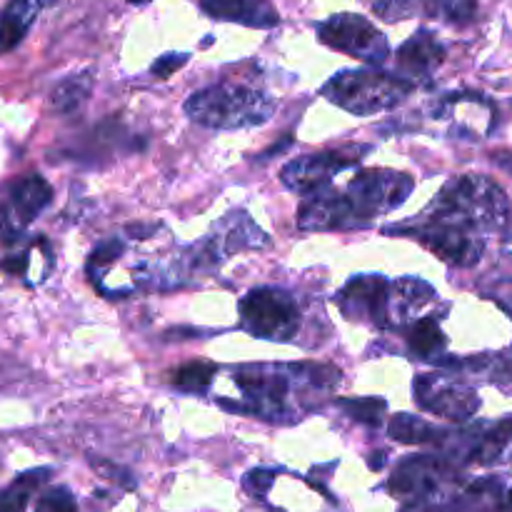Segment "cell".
Segmentation results:
<instances>
[{"label":"cell","mask_w":512,"mask_h":512,"mask_svg":"<svg viewBox=\"0 0 512 512\" xmlns=\"http://www.w3.org/2000/svg\"><path fill=\"white\" fill-rule=\"evenodd\" d=\"M415 180L395 170H358L343 190L328 188L308 195L300 205L303 230H360L398 210L410 198Z\"/></svg>","instance_id":"6da1fadb"},{"label":"cell","mask_w":512,"mask_h":512,"mask_svg":"<svg viewBox=\"0 0 512 512\" xmlns=\"http://www.w3.org/2000/svg\"><path fill=\"white\" fill-rule=\"evenodd\" d=\"M233 383L238 385L243 400L223 403L235 413H248L268 423H293L298 418L290 405L293 390L303 388L310 393H330L338 388L340 370L333 365H243L233 370Z\"/></svg>","instance_id":"7a4b0ae2"},{"label":"cell","mask_w":512,"mask_h":512,"mask_svg":"<svg viewBox=\"0 0 512 512\" xmlns=\"http://www.w3.org/2000/svg\"><path fill=\"white\" fill-rule=\"evenodd\" d=\"M423 218L478 235L503 233L510 220V200L495 180L485 175H460L443 185L433 203L423 210Z\"/></svg>","instance_id":"3957f363"},{"label":"cell","mask_w":512,"mask_h":512,"mask_svg":"<svg viewBox=\"0 0 512 512\" xmlns=\"http://www.w3.org/2000/svg\"><path fill=\"white\" fill-rule=\"evenodd\" d=\"M190 120L210 130H243L265 125L275 113L268 93L240 83H218L198 90L185 100Z\"/></svg>","instance_id":"277c9868"},{"label":"cell","mask_w":512,"mask_h":512,"mask_svg":"<svg viewBox=\"0 0 512 512\" xmlns=\"http://www.w3.org/2000/svg\"><path fill=\"white\" fill-rule=\"evenodd\" d=\"M415 85L398 73L375 68L343 70L323 85V95L353 115H375L405 103Z\"/></svg>","instance_id":"5b68a950"},{"label":"cell","mask_w":512,"mask_h":512,"mask_svg":"<svg viewBox=\"0 0 512 512\" xmlns=\"http://www.w3.org/2000/svg\"><path fill=\"white\" fill-rule=\"evenodd\" d=\"M458 485V470L450 458L415 455L403 460L390 478L388 490L405 505L445 508L458 512V498L453 488Z\"/></svg>","instance_id":"8992f818"},{"label":"cell","mask_w":512,"mask_h":512,"mask_svg":"<svg viewBox=\"0 0 512 512\" xmlns=\"http://www.w3.org/2000/svg\"><path fill=\"white\" fill-rule=\"evenodd\" d=\"M303 315L298 300L278 288H255L240 300V325L263 340L288 343L298 335Z\"/></svg>","instance_id":"52a82bcc"},{"label":"cell","mask_w":512,"mask_h":512,"mask_svg":"<svg viewBox=\"0 0 512 512\" xmlns=\"http://www.w3.org/2000/svg\"><path fill=\"white\" fill-rule=\"evenodd\" d=\"M385 233L408 235V238L418 240L423 248L438 255L445 263L455 265V268H473L485 253V235L473 233V230L455 228V225L438 223L420 215L415 223L395 225V228H385Z\"/></svg>","instance_id":"ba28073f"},{"label":"cell","mask_w":512,"mask_h":512,"mask_svg":"<svg viewBox=\"0 0 512 512\" xmlns=\"http://www.w3.org/2000/svg\"><path fill=\"white\" fill-rule=\"evenodd\" d=\"M268 243V235L248 218V213L235 210V213L220 218L208 233V238L195 245L193 265L200 270H213L240 250H260Z\"/></svg>","instance_id":"9c48e42d"},{"label":"cell","mask_w":512,"mask_h":512,"mask_svg":"<svg viewBox=\"0 0 512 512\" xmlns=\"http://www.w3.org/2000/svg\"><path fill=\"white\" fill-rule=\"evenodd\" d=\"M318 38L338 53L353 55L363 63L380 65L388 60L390 43L368 18L355 13H338L318 23Z\"/></svg>","instance_id":"30bf717a"},{"label":"cell","mask_w":512,"mask_h":512,"mask_svg":"<svg viewBox=\"0 0 512 512\" xmlns=\"http://www.w3.org/2000/svg\"><path fill=\"white\" fill-rule=\"evenodd\" d=\"M338 308L355 323L395 328L393 280L383 275H355L338 293Z\"/></svg>","instance_id":"8fae6325"},{"label":"cell","mask_w":512,"mask_h":512,"mask_svg":"<svg viewBox=\"0 0 512 512\" xmlns=\"http://www.w3.org/2000/svg\"><path fill=\"white\" fill-rule=\"evenodd\" d=\"M415 400L438 418L465 423L480 410V398L465 380L453 373H425L413 385Z\"/></svg>","instance_id":"7c38bea8"},{"label":"cell","mask_w":512,"mask_h":512,"mask_svg":"<svg viewBox=\"0 0 512 512\" xmlns=\"http://www.w3.org/2000/svg\"><path fill=\"white\" fill-rule=\"evenodd\" d=\"M365 153H370V145H348V148L340 150L303 155V158H295L285 165L280 180L285 183V188L295 190V193L313 195L328 188L335 175L363 160Z\"/></svg>","instance_id":"4fadbf2b"},{"label":"cell","mask_w":512,"mask_h":512,"mask_svg":"<svg viewBox=\"0 0 512 512\" xmlns=\"http://www.w3.org/2000/svg\"><path fill=\"white\" fill-rule=\"evenodd\" d=\"M53 200V188L38 173H30L10 185L8 195L0 200V240L18 243L28 225L43 213Z\"/></svg>","instance_id":"5bb4252c"},{"label":"cell","mask_w":512,"mask_h":512,"mask_svg":"<svg viewBox=\"0 0 512 512\" xmlns=\"http://www.w3.org/2000/svg\"><path fill=\"white\" fill-rule=\"evenodd\" d=\"M478 0H373V10L378 18L405 20L413 15L448 20V23H468L475 15Z\"/></svg>","instance_id":"9a60e30c"},{"label":"cell","mask_w":512,"mask_h":512,"mask_svg":"<svg viewBox=\"0 0 512 512\" xmlns=\"http://www.w3.org/2000/svg\"><path fill=\"white\" fill-rule=\"evenodd\" d=\"M460 463L465 465H505L512 460V420L488 425V428H475L460 438Z\"/></svg>","instance_id":"2e32d148"},{"label":"cell","mask_w":512,"mask_h":512,"mask_svg":"<svg viewBox=\"0 0 512 512\" xmlns=\"http://www.w3.org/2000/svg\"><path fill=\"white\" fill-rule=\"evenodd\" d=\"M445 63V45L435 38L430 30H418L413 38L405 40L395 53L400 78L418 85L420 80H428L440 65Z\"/></svg>","instance_id":"e0dca14e"},{"label":"cell","mask_w":512,"mask_h":512,"mask_svg":"<svg viewBox=\"0 0 512 512\" xmlns=\"http://www.w3.org/2000/svg\"><path fill=\"white\" fill-rule=\"evenodd\" d=\"M205 15L225 23L248 25V28L268 30L280 23V15L270 0H200Z\"/></svg>","instance_id":"ac0fdd59"},{"label":"cell","mask_w":512,"mask_h":512,"mask_svg":"<svg viewBox=\"0 0 512 512\" xmlns=\"http://www.w3.org/2000/svg\"><path fill=\"white\" fill-rule=\"evenodd\" d=\"M53 3L55 0H10L0 15V55L18 48L38 15Z\"/></svg>","instance_id":"d6986e66"},{"label":"cell","mask_w":512,"mask_h":512,"mask_svg":"<svg viewBox=\"0 0 512 512\" xmlns=\"http://www.w3.org/2000/svg\"><path fill=\"white\" fill-rule=\"evenodd\" d=\"M405 343L413 358L418 360H440L448 350V338L435 318H420L410 325Z\"/></svg>","instance_id":"ffe728a7"},{"label":"cell","mask_w":512,"mask_h":512,"mask_svg":"<svg viewBox=\"0 0 512 512\" xmlns=\"http://www.w3.org/2000/svg\"><path fill=\"white\" fill-rule=\"evenodd\" d=\"M388 435L405 445H430V443H448L450 430L435 428V425H430L428 420L418 418V415L400 413L390 420Z\"/></svg>","instance_id":"44dd1931"},{"label":"cell","mask_w":512,"mask_h":512,"mask_svg":"<svg viewBox=\"0 0 512 512\" xmlns=\"http://www.w3.org/2000/svg\"><path fill=\"white\" fill-rule=\"evenodd\" d=\"M90 90H93V73H90V70L68 75V78L60 80L53 88V93H50V110L58 115L73 113V110H78L80 105L88 100Z\"/></svg>","instance_id":"7402d4cb"},{"label":"cell","mask_w":512,"mask_h":512,"mask_svg":"<svg viewBox=\"0 0 512 512\" xmlns=\"http://www.w3.org/2000/svg\"><path fill=\"white\" fill-rule=\"evenodd\" d=\"M50 478L48 468L28 470V473L18 475L8 488L0 493V512H25L30 498L40 490V485Z\"/></svg>","instance_id":"603a6c76"},{"label":"cell","mask_w":512,"mask_h":512,"mask_svg":"<svg viewBox=\"0 0 512 512\" xmlns=\"http://www.w3.org/2000/svg\"><path fill=\"white\" fill-rule=\"evenodd\" d=\"M215 370L213 363H185L170 373V383L183 393H203L213 383Z\"/></svg>","instance_id":"cb8c5ba5"},{"label":"cell","mask_w":512,"mask_h":512,"mask_svg":"<svg viewBox=\"0 0 512 512\" xmlns=\"http://www.w3.org/2000/svg\"><path fill=\"white\" fill-rule=\"evenodd\" d=\"M340 408L358 423L368 425V428H378L383 423V415L388 410V403L383 398H350L338 400Z\"/></svg>","instance_id":"d4e9b609"},{"label":"cell","mask_w":512,"mask_h":512,"mask_svg":"<svg viewBox=\"0 0 512 512\" xmlns=\"http://www.w3.org/2000/svg\"><path fill=\"white\" fill-rule=\"evenodd\" d=\"M35 512H78V503L65 485H58V488H50L40 495Z\"/></svg>","instance_id":"484cf974"},{"label":"cell","mask_w":512,"mask_h":512,"mask_svg":"<svg viewBox=\"0 0 512 512\" xmlns=\"http://www.w3.org/2000/svg\"><path fill=\"white\" fill-rule=\"evenodd\" d=\"M188 60H190L188 53H165V55H160L153 65H150V73H153L155 78L165 80V78H170V75L178 73V70L183 68Z\"/></svg>","instance_id":"4316f807"},{"label":"cell","mask_w":512,"mask_h":512,"mask_svg":"<svg viewBox=\"0 0 512 512\" xmlns=\"http://www.w3.org/2000/svg\"><path fill=\"white\" fill-rule=\"evenodd\" d=\"M128 3H133V5H145V3H150V0H128Z\"/></svg>","instance_id":"83f0119b"},{"label":"cell","mask_w":512,"mask_h":512,"mask_svg":"<svg viewBox=\"0 0 512 512\" xmlns=\"http://www.w3.org/2000/svg\"><path fill=\"white\" fill-rule=\"evenodd\" d=\"M505 503H508V508H512V490L508 493V500H505Z\"/></svg>","instance_id":"f1b7e54d"}]
</instances>
